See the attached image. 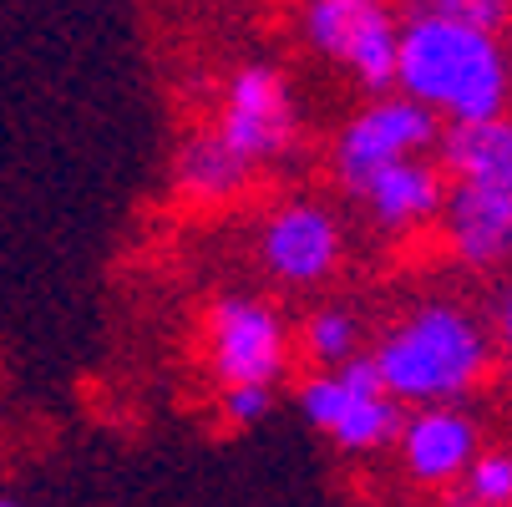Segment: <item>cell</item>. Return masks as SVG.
Returning a JSON list of instances; mask_svg holds the SVG:
<instances>
[{
    "label": "cell",
    "mask_w": 512,
    "mask_h": 507,
    "mask_svg": "<svg viewBox=\"0 0 512 507\" xmlns=\"http://www.w3.org/2000/svg\"><path fill=\"white\" fill-rule=\"evenodd\" d=\"M396 97L416 102L442 127L492 122L512 102L507 46L487 31L436 16L431 6H406L396 36Z\"/></svg>",
    "instance_id": "1"
},
{
    "label": "cell",
    "mask_w": 512,
    "mask_h": 507,
    "mask_svg": "<svg viewBox=\"0 0 512 507\" xmlns=\"http://www.w3.org/2000/svg\"><path fill=\"white\" fill-rule=\"evenodd\" d=\"M365 355L381 376V391L401 411L462 406L497 360L487 320L457 300H416Z\"/></svg>",
    "instance_id": "2"
},
{
    "label": "cell",
    "mask_w": 512,
    "mask_h": 507,
    "mask_svg": "<svg viewBox=\"0 0 512 507\" xmlns=\"http://www.w3.org/2000/svg\"><path fill=\"white\" fill-rule=\"evenodd\" d=\"M203 366L224 386H279L295 366V335L264 295H218L203 315Z\"/></svg>",
    "instance_id": "3"
},
{
    "label": "cell",
    "mask_w": 512,
    "mask_h": 507,
    "mask_svg": "<svg viewBox=\"0 0 512 507\" xmlns=\"http://www.w3.org/2000/svg\"><path fill=\"white\" fill-rule=\"evenodd\" d=\"M208 127L249 173L289 158V148L300 137V112H295V92H289L284 71L274 61L234 66L224 97H218V117Z\"/></svg>",
    "instance_id": "4"
},
{
    "label": "cell",
    "mask_w": 512,
    "mask_h": 507,
    "mask_svg": "<svg viewBox=\"0 0 512 507\" xmlns=\"http://www.w3.org/2000/svg\"><path fill=\"white\" fill-rule=\"evenodd\" d=\"M442 142V122L421 112L406 97H371L330 142V173L345 193L360 198V188L376 173L406 163V158H431Z\"/></svg>",
    "instance_id": "5"
},
{
    "label": "cell",
    "mask_w": 512,
    "mask_h": 507,
    "mask_svg": "<svg viewBox=\"0 0 512 507\" xmlns=\"http://www.w3.org/2000/svg\"><path fill=\"white\" fill-rule=\"evenodd\" d=\"M300 31L325 61L345 66L371 97L396 92L401 16L391 6H381V0H310V6H300Z\"/></svg>",
    "instance_id": "6"
},
{
    "label": "cell",
    "mask_w": 512,
    "mask_h": 507,
    "mask_svg": "<svg viewBox=\"0 0 512 507\" xmlns=\"http://www.w3.org/2000/svg\"><path fill=\"white\" fill-rule=\"evenodd\" d=\"M340 254H345L340 219L315 198H289L269 208V219L259 229V264L284 289L325 284L340 269Z\"/></svg>",
    "instance_id": "7"
},
{
    "label": "cell",
    "mask_w": 512,
    "mask_h": 507,
    "mask_svg": "<svg viewBox=\"0 0 512 507\" xmlns=\"http://www.w3.org/2000/svg\"><path fill=\"white\" fill-rule=\"evenodd\" d=\"M396 452L411 482L421 487H457L482 452V426L462 406H426L406 411L396 431Z\"/></svg>",
    "instance_id": "8"
},
{
    "label": "cell",
    "mask_w": 512,
    "mask_h": 507,
    "mask_svg": "<svg viewBox=\"0 0 512 507\" xmlns=\"http://www.w3.org/2000/svg\"><path fill=\"white\" fill-rule=\"evenodd\" d=\"M442 244L467 269H502L512 264V193L482 183H447L442 198Z\"/></svg>",
    "instance_id": "9"
},
{
    "label": "cell",
    "mask_w": 512,
    "mask_h": 507,
    "mask_svg": "<svg viewBox=\"0 0 512 507\" xmlns=\"http://www.w3.org/2000/svg\"><path fill=\"white\" fill-rule=\"evenodd\" d=\"M335 376L345 386V406H340V416H335V426L325 431V437L340 452H350V457H371V452L396 447V431H401V416L406 411L381 391V376L371 366V355L360 350L355 360H345Z\"/></svg>",
    "instance_id": "10"
},
{
    "label": "cell",
    "mask_w": 512,
    "mask_h": 507,
    "mask_svg": "<svg viewBox=\"0 0 512 507\" xmlns=\"http://www.w3.org/2000/svg\"><path fill=\"white\" fill-rule=\"evenodd\" d=\"M442 198H447V173L436 158H406V163L376 173L360 188V203L371 208V219L381 229L431 224L436 213H442Z\"/></svg>",
    "instance_id": "11"
},
{
    "label": "cell",
    "mask_w": 512,
    "mask_h": 507,
    "mask_svg": "<svg viewBox=\"0 0 512 507\" xmlns=\"http://www.w3.org/2000/svg\"><path fill=\"white\" fill-rule=\"evenodd\" d=\"M436 163H442L447 183H482L512 193V112L472 127H442Z\"/></svg>",
    "instance_id": "12"
},
{
    "label": "cell",
    "mask_w": 512,
    "mask_h": 507,
    "mask_svg": "<svg viewBox=\"0 0 512 507\" xmlns=\"http://www.w3.org/2000/svg\"><path fill=\"white\" fill-rule=\"evenodd\" d=\"M254 183V173L213 137V127H193L178 153H173V188L183 203H198V208H224L234 203L244 188Z\"/></svg>",
    "instance_id": "13"
},
{
    "label": "cell",
    "mask_w": 512,
    "mask_h": 507,
    "mask_svg": "<svg viewBox=\"0 0 512 507\" xmlns=\"http://www.w3.org/2000/svg\"><path fill=\"white\" fill-rule=\"evenodd\" d=\"M300 345L320 371H340L345 360L360 355V320L345 305H320V310H310V320L300 330Z\"/></svg>",
    "instance_id": "14"
},
{
    "label": "cell",
    "mask_w": 512,
    "mask_h": 507,
    "mask_svg": "<svg viewBox=\"0 0 512 507\" xmlns=\"http://www.w3.org/2000/svg\"><path fill=\"white\" fill-rule=\"evenodd\" d=\"M447 507H512V452H477L467 477L447 492Z\"/></svg>",
    "instance_id": "15"
},
{
    "label": "cell",
    "mask_w": 512,
    "mask_h": 507,
    "mask_svg": "<svg viewBox=\"0 0 512 507\" xmlns=\"http://www.w3.org/2000/svg\"><path fill=\"white\" fill-rule=\"evenodd\" d=\"M426 6H431L436 16L462 21V26L487 31V36H497V31L512 21V6H507V0H426Z\"/></svg>",
    "instance_id": "16"
},
{
    "label": "cell",
    "mask_w": 512,
    "mask_h": 507,
    "mask_svg": "<svg viewBox=\"0 0 512 507\" xmlns=\"http://www.w3.org/2000/svg\"><path fill=\"white\" fill-rule=\"evenodd\" d=\"M274 391L269 386H224L218 391V411H224V421L234 426H259L269 411H274Z\"/></svg>",
    "instance_id": "17"
},
{
    "label": "cell",
    "mask_w": 512,
    "mask_h": 507,
    "mask_svg": "<svg viewBox=\"0 0 512 507\" xmlns=\"http://www.w3.org/2000/svg\"><path fill=\"white\" fill-rule=\"evenodd\" d=\"M492 350L507 355V366H512V284L502 289V300H497V315H492Z\"/></svg>",
    "instance_id": "18"
},
{
    "label": "cell",
    "mask_w": 512,
    "mask_h": 507,
    "mask_svg": "<svg viewBox=\"0 0 512 507\" xmlns=\"http://www.w3.org/2000/svg\"><path fill=\"white\" fill-rule=\"evenodd\" d=\"M0 507H26L21 497H6V492H0Z\"/></svg>",
    "instance_id": "19"
}]
</instances>
